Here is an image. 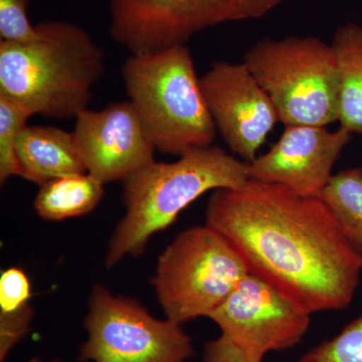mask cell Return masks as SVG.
Returning a JSON list of instances; mask_svg holds the SVG:
<instances>
[{"instance_id": "1", "label": "cell", "mask_w": 362, "mask_h": 362, "mask_svg": "<svg viewBox=\"0 0 362 362\" xmlns=\"http://www.w3.org/2000/svg\"><path fill=\"white\" fill-rule=\"evenodd\" d=\"M206 223L237 249L250 273L309 314L341 310L354 300L362 258L320 197L250 180L214 190Z\"/></svg>"}, {"instance_id": "2", "label": "cell", "mask_w": 362, "mask_h": 362, "mask_svg": "<svg viewBox=\"0 0 362 362\" xmlns=\"http://www.w3.org/2000/svg\"><path fill=\"white\" fill-rule=\"evenodd\" d=\"M30 42L0 40V94L20 102L33 115L76 118L88 109L92 90L105 71L101 47L69 21L37 25Z\"/></svg>"}, {"instance_id": "3", "label": "cell", "mask_w": 362, "mask_h": 362, "mask_svg": "<svg viewBox=\"0 0 362 362\" xmlns=\"http://www.w3.org/2000/svg\"><path fill=\"white\" fill-rule=\"evenodd\" d=\"M178 157L173 162L154 160L122 181L125 214L109 242L107 268L126 257L140 256L156 233L173 225L202 195L238 189L250 180L247 162L218 146L192 149Z\"/></svg>"}, {"instance_id": "4", "label": "cell", "mask_w": 362, "mask_h": 362, "mask_svg": "<svg viewBox=\"0 0 362 362\" xmlns=\"http://www.w3.org/2000/svg\"><path fill=\"white\" fill-rule=\"evenodd\" d=\"M122 78L128 101L159 152L180 156L213 145L218 130L187 45L132 54Z\"/></svg>"}, {"instance_id": "5", "label": "cell", "mask_w": 362, "mask_h": 362, "mask_svg": "<svg viewBox=\"0 0 362 362\" xmlns=\"http://www.w3.org/2000/svg\"><path fill=\"white\" fill-rule=\"evenodd\" d=\"M244 64L270 97L285 126L338 120V68L332 45L315 37L259 40Z\"/></svg>"}, {"instance_id": "6", "label": "cell", "mask_w": 362, "mask_h": 362, "mask_svg": "<svg viewBox=\"0 0 362 362\" xmlns=\"http://www.w3.org/2000/svg\"><path fill=\"white\" fill-rule=\"evenodd\" d=\"M247 274L237 249L206 223L180 233L164 250L152 285L166 318L181 325L211 316Z\"/></svg>"}, {"instance_id": "7", "label": "cell", "mask_w": 362, "mask_h": 362, "mask_svg": "<svg viewBox=\"0 0 362 362\" xmlns=\"http://www.w3.org/2000/svg\"><path fill=\"white\" fill-rule=\"evenodd\" d=\"M87 340L80 357L88 362H185L194 354L180 324L157 319L134 299L95 285L85 319Z\"/></svg>"}, {"instance_id": "8", "label": "cell", "mask_w": 362, "mask_h": 362, "mask_svg": "<svg viewBox=\"0 0 362 362\" xmlns=\"http://www.w3.org/2000/svg\"><path fill=\"white\" fill-rule=\"evenodd\" d=\"M287 0H110V33L132 54L185 45L226 23L258 20Z\"/></svg>"}, {"instance_id": "9", "label": "cell", "mask_w": 362, "mask_h": 362, "mask_svg": "<svg viewBox=\"0 0 362 362\" xmlns=\"http://www.w3.org/2000/svg\"><path fill=\"white\" fill-rule=\"evenodd\" d=\"M310 315L249 272L209 318L221 335L264 358L268 352L289 349L301 341Z\"/></svg>"}, {"instance_id": "10", "label": "cell", "mask_w": 362, "mask_h": 362, "mask_svg": "<svg viewBox=\"0 0 362 362\" xmlns=\"http://www.w3.org/2000/svg\"><path fill=\"white\" fill-rule=\"evenodd\" d=\"M201 85L216 130L233 153L251 163L280 122L270 97L244 62H216Z\"/></svg>"}, {"instance_id": "11", "label": "cell", "mask_w": 362, "mask_h": 362, "mask_svg": "<svg viewBox=\"0 0 362 362\" xmlns=\"http://www.w3.org/2000/svg\"><path fill=\"white\" fill-rule=\"evenodd\" d=\"M73 133L86 171L104 185L124 181L156 160V147L130 101L86 109Z\"/></svg>"}, {"instance_id": "12", "label": "cell", "mask_w": 362, "mask_h": 362, "mask_svg": "<svg viewBox=\"0 0 362 362\" xmlns=\"http://www.w3.org/2000/svg\"><path fill=\"white\" fill-rule=\"evenodd\" d=\"M351 135L342 127L285 126L273 147L247 163L249 178L283 185L301 197H320Z\"/></svg>"}, {"instance_id": "13", "label": "cell", "mask_w": 362, "mask_h": 362, "mask_svg": "<svg viewBox=\"0 0 362 362\" xmlns=\"http://www.w3.org/2000/svg\"><path fill=\"white\" fill-rule=\"evenodd\" d=\"M16 153L23 178L40 187L63 176L87 173L74 133L54 126H25Z\"/></svg>"}, {"instance_id": "14", "label": "cell", "mask_w": 362, "mask_h": 362, "mask_svg": "<svg viewBox=\"0 0 362 362\" xmlns=\"http://www.w3.org/2000/svg\"><path fill=\"white\" fill-rule=\"evenodd\" d=\"M338 68V120L351 134H362V25L344 23L333 37Z\"/></svg>"}, {"instance_id": "15", "label": "cell", "mask_w": 362, "mask_h": 362, "mask_svg": "<svg viewBox=\"0 0 362 362\" xmlns=\"http://www.w3.org/2000/svg\"><path fill=\"white\" fill-rule=\"evenodd\" d=\"M103 195L104 183L89 173L63 176L40 185L35 213L51 221L78 218L96 209Z\"/></svg>"}, {"instance_id": "16", "label": "cell", "mask_w": 362, "mask_h": 362, "mask_svg": "<svg viewBox=\"0 0 362 362\" xmlns=\"http://www.w3.org/2000/svg\"><path fill=\"white\" fill-rule=\"evenodd\" d=\"M319 197L362 258V168H347L332 175Z\"/></svg>"}, {"instance_id": "17", "label": "cell", "mask_w": 362, "mask_h": 362, "mask_svg": "<svg viewBox=\"0 0 362 362\" xmlns=\"http://www.w3.org/2000/svg\"><path fill=\"white\" fill-rule=\"evenodd\" d=\"M33 113L25 105L0 94V181L2 185L13 176L23 178L16 142Z\"/></svg>"}, {"instance_id": "18", "label": "cell", "mask_w": 362, "mask_h": 362, "mask_svg": "<svg viewBox=\"0 0 362 362\" xmlns=\"http://www.w3.org/2000/svg\"><path fill=\"white\" fill-rule=\"evenodd\" d=\"M298 362H362V315L337 337L307 352Z\"/></svg>"}, {"instance_id": "19", "label": "cell", "mask_w": 362, "mask_h": 362, "mask_svg": "<svg viewBox=\"0 0 362 362\" xmlns=\"http://www.w3.org/2000/svg\"><path fill=\"white\" fill-rule=\"evenodd\" d=\"M30 0H0V40L25 42L37 37L28 16Z\"/></svg>"}, {"instance_id": "20", "label": "cell", "mask_w": 362, "mask_h": 362, "mask_svg": "<svg viewBox=\"0 0 362 362\" xmlns=\"http://www.w3.org/2000/svg\"><path fill=\"white\" fill-rule=\"evenodd\" d=\"M32 286L25 272L11 267L0 277V312L8 313L30 304Z\"/></svg>"}, {"instance_id": "21", "label": "cell", "mask_w": 362, "mask_h": 362, "mask_svg": "<svg viewBox=\"0 0 362 362\" xmlns=\"http://www.w3.org/2000/svg\"><path fill=\"white\" fill-rule=\"evenodd\" d=\"M35 312L30 303L8 313L0 312V362L30 333Z\"/></svg>"}, {"instance_id": "22", "label": "cell", "mask_w": 362, "mask_h": 362, "mask_svg": "<svg viewBox=\"0 0 362 362\" xmlns=\"http://www.w3.org/2000/svg\"><path fill=\"white\" fill-rule=\"evenodd\" d=\"M263 357L255 356L221 334L207 342L202 362H262Z\"/></svg>"}, {"instance_id": "23", "label": "cell", "mask_w": 362, "mask_h": 362, "mask_svg": "<svg viewBox=\"0 0 362 362\" xmlns=\"http://www.w3.org/2000/svg\"><path fill=\"white\" fill-rule=\"evenodd\" d=\"M28 362H63L59 361V359H51V361H45V359L40 358V357H33V358L30 359Z\"/></svg>"}]
</instances>
